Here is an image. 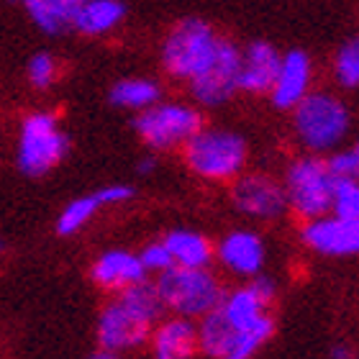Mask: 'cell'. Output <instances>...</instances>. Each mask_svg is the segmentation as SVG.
Instances as JSON below:
<instances>
[{"label": "cell", "mask_w": 359, "mask_h": 359, "mask_svg": "<svg viewBox=\"0 0 359 359\" xmlns=\"http://www.w3.org/2000/svg\"><path fill=\"white\" fill-rule=\"evenodd\" d=\"M151 318L136 311L126 298L113 300L105 308L97 323V341H100V357H111L121 349H136L149 339Z\"/></svg>", "instance_id": "cell-8"}, {"label": "cell", "mask_w": 359, "mask_h": 359, "mask_svg": "<svg viewBox=\"0 0 359 359\" xmlns=\"http://www.w3.org/2000/svg\"><path fill=\"white\" fill-rule=\"evenodd\" d=\"M157 287L162 292L165 306L172 308L175 313L187 316V318L205 316L224 303L221 285L205 267L175 264L167 272H162Z\"/></svg>", "instance_id": "cell-2"}, {"label": "cell", "mask_w": 359, "mask_h": 359, "mask_svg": "<svg viewBox=\"0 0 359 359\" xmlns=\"http://www.w3.org/2000/svg\"><path fill=\"white\" fill-rule=\"evenodd\" d=\"M331 170L339 180H359V151H339L329 159Z\"/></svg>", "instance_id": "cell-27"}, {"label": "cell", "mask_w": 359, "mask_h": 359, "mask_svg": "<svg viewBox=\"0 0 359 359\" xmlns=\"http://www.w3.org/2000/svg\"><path fill=\"white\" fill-rule=\"evenodd\" d=\"M218 257L226 269H231L236 275H257L264 262L262 239L252 231H233L221 241Z\"/></svg>", "instance_id": "cell-15"}, {"label": "cell", "mask_w": 359, "mask_h": 359, "mask_svg": "<svg viewBox=\"0 0 359 359\" xmlns=\"http://www.w3.org/2000/svg\"><path fill=\"white\" fill-rule=\"evenodd\" d=\"M201 113L180 103H159L144 108L136 118V131L154 149H172L201 131Z\"/></svg>", "instance_id": "cell-7"}, {"label": "cell", "mask_w": 359, "mask_h": 359, "mask_svg": "<svg viewBox=\"0 0 359 359\" xmlns=\"http://www.w3.org/2000/svg\"><path fill=\"white\" fill-rule=\"evenodd\" d=\"M233 205L252 218H277L287 205V190L264 175H244L231 187Z\"/></svg>", "instance_id": "cell-10"}, {"label": "cell", "mask_w": 359, "mask_h": 359, "mask_svg": "<svg viewBox=\"0 0 359 359\" xmlns=\"http://www.w3.org/2000/svg\"><path fill=\"white\" fill-rule=\"evenodd\" d=\"M147 275V267L139 257L128 255V252H108L93 264L90 277L93 283L108 290H118V287H131V285L142 283Z\"/></svg>", "instance_id": "cell-14"}, {"label": "cell", "mask_w": 359, "mask_h": 359, "mask_svg": "<svg viewBox=\"0 0 359 359\" xmlns=\"http://www.w3.org/2000/svg\"><path fill=\"white\" fill-rule=\"evenodd\" d=\"M339 177L334 175L329 162L316 157L298 159L287 172V201L295 213L303 218H321L334 210Z\"/></svg>", "instance_id": "cell-5"}, {"label": "cell", "mask_w": 359, "mask_h": 359, "mask_svg": "<svg viewBox=\"0 0 359 359\" xmlns=\"http://www.w3.org/2000/svg\"><path fill=\"white\" fill-rule=\"evenodd\" d=\"M303 239L318 255L349 257L359 255V218L334 216L311 218L303 229Z\"/></svg>", "instance_id": "cell-11"}, {"label": "cell", "mask_w": 359, "mask_h": 359, "mask_svg": "<svg viewBox=\"0 0 359 359\" xmlns=\"http://www.w3.org/2000/svg\"><path fill=\"white\" fill-rule=\"evenodd\" d=\"M67 151V139L57 128V121L49 113H34L23 121L18 142V167L23 175L39 177L52 170Z\"/></svg>", "instance_id": "cell-6"}, {"label": "cell", "mask_w": 359, "mask_h": 359, "mask_svg": "<svg viewBox=\"0 0 359 359\" xmlns=\"http://www.w3.org/2000/svg\"><path fill=\"white\" fill-rule=\"evenodd\" d=\"M283 57L275 52V46L267 41H255L247 46V52L241 54V75L239 85L247 93H267L272 90L280 72Z\"/></svg>", "instance_id": "cell-12"}, {"label": "cell", "mask_w": 359, "mask_h": 359, "mask_svg": "<svg viewBox=\"0 0 359 359\" xmlns=\"http://www.w3.org/2000/svg\"><path fill=\"white\" fill-rule=\"evenodd\" d=\"M334 213L359 218V180H339L337 195H334Z\"/></svg>", "instance_id": "cell-24"}, {"label": "cell", "mask_w": 359, "mask_h": 359, "mask_svg": "<svg viewBox=\"0 0 359 359\" xmlns=\"http://www.w3.org/2000/svg\"><path fill=\"white\" fill-rule=\"evenodd\" d=\"M334 75L344 88H359V39H352L341 46L334 62Z\"/></svg>", "instance_id": "cell-23"}, {"label": "cell", "mask_w": 359, "mask_h": 359, "mask_svg": "<svg viewBox=\"0 0 359 359\" xmlns=\"http://www.w3.org/2000/svg\"><path fill=\"white\" fill-rule=\"evenodd\" d=\"M349 131V113L339 97L311 93L295 105V134L311 151L334 149Z\"/></svg>", "instance_id": "cell-4"}, {"label": "cell", "mask_w": 359, "mask_h": 359, "mask_svg": "<svg viewBox=\"0 0 359 359\" xmlns=\"http://www.w3.org/2000/svg\"><path fill=\"white\" fill-rule=\"evenodd\" d=\"M97 195H100L103 205H108V203L128 201V198L134 195V190H131V187H126V185H108V187H103V190H97Z\"/></svg>", "instance_id": "cell-28"}, {"label": "cell", "mask_w": 359, "mask_h": 359, "mask_svg": "<svg viewBox=\"0 0 359 359\" xmlns=\"http://www.w3.org/2000/svg\"><path fill=\"white\" fill-rule=\"evenodd\" d=\"M57 77V62L49 54H36L29 62V80L34 88H49Z\"/></svg>", "instance_id": "cell-25"}, {"label": "cell", "mask_w": 359, "mask_h": 359, "mask_svg": "<svg viewBox=\"0 0 359 359\" xmlns=\"http://www.w3.org/2000/svg\"><path fill=\"white\" fill-rule=\"evenodd\" d=\"M151 167H154V159H144V162H142V172H149Z\"/></svg>", "instance_id": "cell-29"}, {"label": "cell", "mask_w": 359, "mask_h": 359, "mask_svg": "<svg viewBox=\"0 0 359 359\" xmlns=\"http://www.w3.org/2000/svg\"><path fill=\"white\" fill-rule=\"evenodd\" d=\"M311 85V62L303 52H290L283 57L277 80L269 90L272 103L277 108H295V105L308 95Z\"/></svg>", "instance_id": "cell-13"}, {"label": "cell", "mask_w": 359, "mask_h": 359, "mask_svg": "<svg viewBox=\"0 0 359 359\" xmlns=\"http://www.w3.org/2000/svg\"><path fill=\"white\" fill-rule=\"evenodd\" d=\"M357 151H359V144H357Z\"/></svg>", "instance_id": "cell-31"}, {"label": "cell", "mask_w": 359, "mask_h": 359, "mask_svg": "<svg viewBox=\"0 0 359 359\" xmlns=\"http://www.w3.org/2000/svg\"><path fill=\"white\" fill-rule=\"evenodd\" d=\"M142 262L147 267V272H167L170 267H175V257L167 247V241H157L144 249Z\"/></svg>", "instance_id": "cell-26"}, {"label": "cell", "mask_w": 359, "mask_h": 359, "mask_svg": "<svg viewBox=\"0 0 359 359\" xmlns=\"http://www.w3.org/2000/svg\"><path fill=\"white\" fill-rule=\"evenodd\" d=\"M185 162L201 177L231 180L244 170L247 144L231 131L201 128L193 139L185 142Z\"/></svg>", "instance_id": "cell-3"}, {"label": "cell", "mask_w": 359, "mask_h": 359, "mask_svg": "<svg viewBox=\"0 0 359 359\" xmlns=\"http://www.w3.org/2000/svg\"><path fill=\"white\" fill-rule=\"evenodd\" d=\"M165 241L175 257V264H182V267H205L210 262V244L203 239L201 233L172 231L167 233Z\"/></svg>", "instance_id": "cell-19"}, {"label": "cell", "mask_w": 359, "mask_h": 359, "mask_svg": "<svg viewBox=\"0 0 359 359\" xmlns=\"http://www.w3.org/2000/svg\"><path fill=\"white\" fill-rule=\"evenodd\" d=\"M241 75V54L231 41H221L216 62L203 75H198L193 83V95L203 105H221L239 90Z\"/></svg>", "instance_id": "cell-9"}, {"label": "cell", "mask_w": 359, "mask_h": 359, "mask_svg": "<svg viewBox=\"0 0 359 359\" xmlns=\"http://www.w3.org/2000/svg\"><path fill=\"white\" fill-rule=\"evenodd\" d=\"M126 8L121 0H85L83 6L75 8V26L85 36H100L108 34L123 21Z\"/></svg>", "instance_id": "cell-18"}, {"label": "cell", "mask_w": 359, "mask_h": 359, "mask_svg": "<svg viewBox=\"0 0 359 359\" xmlns=\"http://www.w3.org/2000/svg\"><path fill=\"white\" fill-rule=\"evenodd\" d=\"M100 205H103V201H100V195L97 193L88 195V198H77V201H72L67 208L62 210L60 221H57V233L69 236V233L80 231V229L90 221V216H93Z\"/></svg>", "instance_id": "cell-22"}, {"label": "cell", "mask_w": 359, "mask_h": 359, "mask_svg": "<svg viewBox=\"0 0 359 359\" xmlns=\"http://www.w3.org/2000/svg\"><path fill=\"white\" fill-rule=\"evenodd\" d=\"M198 339H201V349L208 354V357L236 359L239 331L233 329L231 321L226 318L221 306L203 316V323H201V329H198Z\"/></svg>", "instance_id": "cell-16"}, {"label": "cell", "mask_w": 359, "mask_h": 359, "mask_svg": "<svg viewBox=\"0 0 359 359\" xmlns=\"http://www.w3.org/2000/svg\"><path fill=\"white\" fill-rule=\"evenodd\" d=\"M151 346L159 359H185L195 352V346H201V339H198V329L187 321V316H182L162 323L154 331Z\"/></svg>", "instance_id": "cell-17"}, {"label": "cell", "mask_w": 359, "mask_h": 359, "mask_svg": "<svg viewBox=\"0 0 359 359\" xmlns=\"http://www.w3.org/2000/svg\"><path fill=\"white\" fill-rule=\"evenodd\" d=\"M111 103L118 105V108H149V105L157 103L159 88L151 80H142V77H134V80H121L118 85H113L111 90Z\"/></svg>", "instance_id": "cell-21"}, {"label": "cell", "mask_w": 359, "mask_h": 359, "mask_svg": "<svg viewBox=\"0 0 359 359\" xmlns=\"http://www.w3.org/2000/svg\"><path fill=\"white\" fill-rule=\"evenodd\" d=\"M21 3L34 23L46 34H60L75 21V8L65 6L60 0H21Z\"/></svg>", "instance_id": "cell-20"}, {"label": "cell", "mask_w": 359, "mask_h": 359, "mask_svg": "<svg viewBox=\"0 0 359 359\" xmlns=\"http://www.w3.org/2000/svg\"><path fill=\"white\" fill-rule=\"evenodd\" d=\"M221 41L224 39H218L216 31L205 21L187 18L177 29H172V34L165 41L162 60H165L167 72L180 80H195L216 62Z\"/></svg>", "instance_id": "cell-1"}, {"label": "cell", "mask_w": 359, "mask_h": 359, "mask_svg": "<svg viewBox=\"0 0 359 359\" xmlns=\"http://www.w3.org/2000/svg\"><path fill=\"white\" fill-rule=\"evenodd\" d=\"M60 3H65V6H69V8H77V6H83L85 0H60Z\"/></svg>", "instance_id": "cell-30"}]
</instances>
